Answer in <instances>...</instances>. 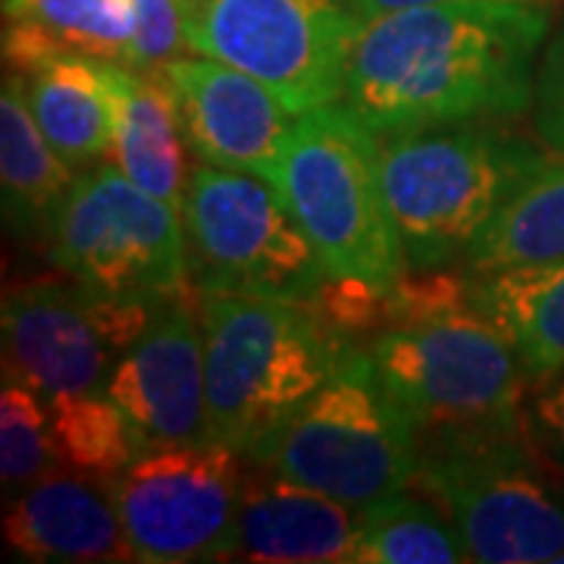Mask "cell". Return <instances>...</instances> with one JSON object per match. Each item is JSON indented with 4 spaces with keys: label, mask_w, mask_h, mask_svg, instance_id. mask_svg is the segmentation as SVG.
Segmentation results:
<instances>
[{
    "label": "cell",
    "mask_w": 564,
    "mask_h": 564,
    "mask_svg": "<svg viewBox=\"0 0 564 564\" xmlns=\"http://www.w3.org/2000/svg\"><path fill=\"white\" fill-rule=\"evenodd\" d=\"M161 73L176 95L182 129L198 161L263 180L273 173L295 113L263 82L210 57H180Z\"/></svg>",
    "instance_id": "obj_14"
},
{
    "label": "cell",
    "mask_w": 564,
    "mask_h": 564,
    "mask_svg": "<svg viewBox=\"0 0 564 564\" xmlns=\"http://www.w3.org/2000/svg\"><path fill=\"white\" fill-rule=\"evenodd\" d=\"M311 239L326 276L389 292L408 270L383 185L380 135L345 104L302 113L267 176Z\"/></svg>",
    "instance_id": "obj_3"
},
{
    "label": "cell",
    "mask_w": 564,
    "mask_h": 564,
    "mask_svg": "<svg viewBox=\"0 0 564 564\" xmlns=\"http://www.w3.org/2000/svg\"><path fill=\"white\" fill-rule=\"evenodd\" d=\"M107 63L63 54L25 76L35 122L73 166H88L113 151V91Z\"/></svg>",
    "instance_id": "obj_20"
},
{
    "label": "cell",
    "mask_w": 564,
    "mask_h": 564,
    "mask_svg": "<svg viewBox=\"0 0 564 564\" xmlns=\"http://www.w3.org/2000/svg\"><path fill=\"white\" fill-rule=\"evenodd\" d=\"M364 22L348 0H202L188 47L263 82L295 117L343 98Z\"/></svg>",
    "instance_id": "obj_10"
},
{
    "label": "cell",
    "mask_w": 564,
    "mask_h": 564,
    "mask_svg": "<svg viewBox=\"0 0 564 564\" xmlns=\"http://www.w3.org/2000/svg\"><path fill=\"white\" fill-rule=\"evenodd\" d=\"M474 311L518 351L530 383L564 373V261L477 273Z\"/></svg>",
    "instance_id": "obj_19"
},
{
    "label": "cell",
    "mask_w": 564,
    "mask_h": 564,
    "mask_svg": "<svg viewBox=\"0 0 564 564\" xmlns=\"http://www.w3.org/2000/svg\"><path fill=\"white\" fill-rule=\"evenodd\" d=\"M564 261V158H545L467 248L470 273Z\"/></svg>",
    "instance_id": "obj_21"
},
{
    "label": "cell",
    "mask_w": 564,
    "mask_h": 564,
    "mask_svg": "<svg viewBox=\"0 0 564 564\" xmlns=\"http://www.w3.org/2000/svg\"><path fill=\"white\" fill-rule=\"evenodd\" d=\"M358 564H462L474 562L467 543L440 505L389 492L358 508Z\"/></svg>",
    "instance_id": "obj_22"
},
{
    "label": "cell",
    "mask_w": 564,
    "mask_h": 564,
    "mask_svg": "<svg viewBox=\"0 0 564 564\" xmlns=\"http://www.w3.org/2000/svg\"><path fill=\"white\" fill-rule=\"evenodd\" d=\"M113 91V161L148 195L182 214L185 207V129L180 104L154 69L107 63Z\"/></svg>",
    "instance_id": "obj_17"
},
{
    "label": "cell",
    "mask_w": 564,
    "mask_h": 564,
    "mask_svg": "<svg viewBox=\"0 0 564 564\" xmlns=\"http://www.w3.org/2000/svg\"><path fill=\"white\" fill-rule=\"evenodd\" d=\"M198 3H202V0H180V7H182V13H185V20H188V17H192V13L198 10Z\"/></svg>",
    "instance_id": "obj_31"
},
{
    "label": "cell",
    "mask_w": 564,
    "mask_h": 564,
    "mask_svg": "<svg viewBox=\"0 0 564 564\" xmlns=\"http://www.w3.org/2000/svg\"><path fill=\"white\" fill-rule=\"evenodd\" d=\"M107 395L126 411L144 448L210 436L202 311L195 314L188 299L163 304L139 343L117 358Z\"/></svg>",
    "instance_id": "obj_13"
},
{
    "label": "cell",
    "mask_w": 564,
    "mask_h": 564,
    "mask_svg": "<svg viewBox=\"0 0 564 564\" xmlns=\"http://www.w3.org/2000/svg\"><path fill=\"white\" fill-rule=\"evenodd\" d=\"M558 564H564V555H562V558H558Z\"/></svg>",
    "instance_id": "obj_32"
},
{
    "label": "cell",
    "mask_w": 564,
    "mask_h": 564,
    "mask_svg": "<svg viewBox=\"0 0 564 564\" xmlns=\"http://www.w3.org/2000/svg\"><path fill=\"white\" fill-rule=\"evenodd\" d=\"M176 207L148 195L117 163L73 182L51 232V261L91 299L170 304L188 299L192 263Z\"/></svg>",
    "instance_id": "obj_8"
},
{
    "label": "cell",
    "mask_w": 564,
    "mask_h": 564,
    "mask_svg": "<svg viewBox=\"0 0 564 564\" xmlns=\"http://www.w3.org/2000/svg\"><path fill=\"white\" fill-rule=\"evenodd\" d=\"M370 358L423 445L527 430L524 364L474 307L386 329L370 343Z\"/></svg>",
    "instance_id": "obj_6"
},
{
    "label": "cell",
    "mask_w": 564,
    "mask_h": 564,
    "mask_svg": "<svg viewBox=\"0 0 564 564\" xmlns=\"http://www.w3.org/2000/svg\"><path fill=\"white\" fill-rule=\"evenodd\" d=\"M182 223L202 292H245L307 304L329 280L273 182L202 163L188 176Z\"/></svg>",
    "instance_id": "obj_9"
},
{
    "label": "cell",
    "mask_w": 564,
    "mask_h": 564,
    "mask_svg": "<svg viewBox=\"0 0 564 564\" xmlns=\"http://www.w3.org/2000/svg\"><path fill=\"white\" fill-rule=\"evenodd\" d=\"M524 421L530 440L564 474V373L530 383Z\"/></svg>",
    "instance_id": "obj_29"
},
{
    "label": "cell",
    "mask_w": 564,
    "mask_h": 564,
    "mask_svg": "<svg viewBox=\"0 0 564 564\" xmlns=\"http://www.w3.org/2000/svg\"><path fill=\"white\" fill-rule=\"evenodd\" d=\"M245 477L232 558L263 564H333L355 558L358 508L295 484L261 464Z\"/></svg>",
    "instance_id": "obj_16"
},
{
    "label": "cell",
    "mask_w": 564,
    "mask_h": 564,
    "mask_svg": "<svg viewBox=\"0 0 564 564\" xmlns=\"http://www.w3.org/2000/svg\"><path fill=\"white\" fill-rule=\"evenodd\" d=\"M389 210L408 267L467 258L470 242L508 195L549 158L489 122H452L380 139Z\"/></svg>",
    "instance_id": "obj_4"
},
{
    "label": "cell",
    "mask_w": 564,
    "mask_h": 564,
    "mask_svg": "<svg viewBox=\"0 0 564 564\" xmlns=\"http://www.w3.org/2000/svg\"><path fill=\"white\" fill-rule=\"evenodd\" d=\"M552 13L530 0L411 7L364 22L339 101L383 135L518 120L533 107Z\"/></svg>",
    "instance_id": "obj_1"
},
{
    "label": "cell",
    "mask_w": 564,
    "mask_h": 564,
    "mask_svg": "<svg viewBox=\"0 0 564 564\" xmlns=\"http://www.w3.org/2000/svg\"><path fill=\"white\" fill-rule=\"evenodd\" d=\"M3 373L35 386L44 399L107 392L117 351L91 299L73 280H44L7 292L0 311Z\"/></svg>",
    "instance_id": "obj_12"
},
{
    "label": "cell",
    "mask_w": 564,
    "mask_h": 564,
    "mask_svg": "<svg viewBox=\"0 0 564 564\" xmlns=\"http://www.w3.org/2000/svg\"><path fill=\"white\" fill-rule=\"evenodd\" d=\"M245 458L329 499L364 508L417 480L423 440L411 414L380 380L370 348H355Z\"/></svg>",
    "instance_id": "obj_5"
},
{
    "label": "cell",
    "mask_w": 564,
    "mask_h": 564,
    "mask_svg": "<svg viewBox=\"0 0 564 564\" xmlns=\"http://www.w3.org/2000/svg\"><path fill=\"white\" fill-rule=\"evenodd\" d=\"M239 448L217 436L144 448L110 484L135 562L232 558L242 502Z\"/></svg>",
    "instance_id": "obj_11"
},
{
    "label": "cell",
    "mask_w": 564,
    "mask_h": 564,
    "mask_svg": "<svg viewBox=\"0 0 564 564\" xmlns=\"http://www.w3.org/2000/svg\"><path fill=\"white\" fill-rule=\"evenodd\" d=\"M3 540L22 562H135L110 486L69 467L17 489L3 508Z\"/></svg>",
    "instance_id": "obj_15"
},
{
    "label": "cell",
    "mask_w": 564,
    "mask_h": 564,
    "mask_svg": "<svg viewBox=\"0 0 564 564\" xmlns=\"http://www.w3.org/2000/svg\"><path fill=\"white\" fill-rule=\"evenodd\" d=\"M355 17L361 22L377 20L395 10H411V7H440V3H467V0H348ZM530 3H545V0H530Z\"/></svg>",
    "instance_id": "obj_30"
},
{
    "label": "cell",
    "mask_w": 564,
    "mask_h": 564,
    "mask_svg": "<svg viewBox=\"0 0 564 564\" xmlns=\"http://www.w3.org/2000/svg\"><path fill=\"white\" fill-rule=\"evenodd\" d=\"M0 392V477L7 489H22L57 470L61 455L51 433L47 399L35 386L3 373Z\"/></svg>",
    "instance_id": "obj_25"
},
{
    "label": "cell",
    "mask_w": 564,
    "mask_h": 564,
    "mask_svg": "<svg viewBox=\"0 0 564 564\" xmlns=\"http://www.w3.org/2000/svg\"><path fill=\"white\" fill-rule=\"evenodd\" d=\"M132 51L126 66L161 73L188 47L180 0H132Z\"/></svg>",
    "instance_id": "obj_27"
},
{
    "label": "cell",
    "mask_w": 564,
    "mask_h": 564,
    "mask_svg": "<svg viewBox=\"0 0 564 564\" xmlns=\"http://www.w3.org/2000/svg\"><path fill=\"white\" fill-rule=\"evenodd\" d=\"M530 433L423 445L414 484L448 514L474 562L549 564L564 555V480Z\"/></svg>",
    "instance_id": "obj_7"
},
{
    "label": "cell",
    "mask_w": 564,
    "mask_h": 564,
    "mask_svg": "<svg viewBox=\"0 0 564 564\" xmlns=\"http://www.w3.org/2000/svg\"><path fill=\"white\" fill-rule=\"evenodd\" d=\"M7 17L35 20L66 54L129 63L132 0H3Z\"/></svg>",
    "instance_id": "obj_24"
},
{
    "label": "cell",
    "mask_w": 564,
    "mask_h": 564,
    "mask_svg": "<svg viewBox=\"0 0 564 564\" xmlns=\"http://www.w3.org/2000/svg\"><path fill=\"white\" fill-rule=\"evenodd\" d=\"M474 285H477V273L464 276V273L445 270V267L417 270L414 276L404 273L389 292H383L386 329L417 326V323L436 321V317L455 314V311H470Z\"/></svg>",
    "instance_id": "obj_26"
},
{
    "label": "cell",
    "mask_w": 564,
    "mask_h": 564,
    "mask_svg": "<svg viewBox=\"0 0 564 564\" xmlns=\"http://www.w3.org/2000/svg\"><path fill=\"white\" fill-rule=\"evenodd\" d=\"M207 433L248 455L355 351L304 304L202 292Z\"/></svg>",
    "instance_id": "obj_2"
},
{
    "label": "cell",
    "mask_w": 564,
    "mask_h": 564,
    "mask_svg": "<svg viewBox=\"0 0 564 564\" xmlns=\"http://www.w3.org/2000/svg\"><path fill=\"white\" fill-rule=\"evenodd\" d=\"M51 433L63 467L113 484L144 452L139 430L107 392L51 395Z\"/></svg>",
    "instance_id": "obj_23"
},
{
    "label": "cell",
    "mask_w": 564,
    "mask_h": 564,
    "mask_svg": "<svg viewBox=\"0 0 564 564\" xmlns=\"http://www.w3.org/2000/svg\"><path fill=\"white\" fill-rule=\"evenodd\" d=\"M73 182V163L63 161L35 122L25 76L7 73L0 91V192L7 229L25 242L51 239Z\"/></svg>",
    "instance_id": "obj_18"
},
{
    "label": "cell",
    "mask_w": 564,
    "mask_h": 564,
    "mask_svg": "<svg viewBox=\"0 0 564 564\" xmlns=\"http://www.w3.org/2000/svg\"><path fill=\"white\" fill-rule=\"evenodd\" d=\"M530 120L545 151L564 158V25L545 44L536 66Z\"/></svg>",
    "instance_id": "obj_28"
}]
</instances>
